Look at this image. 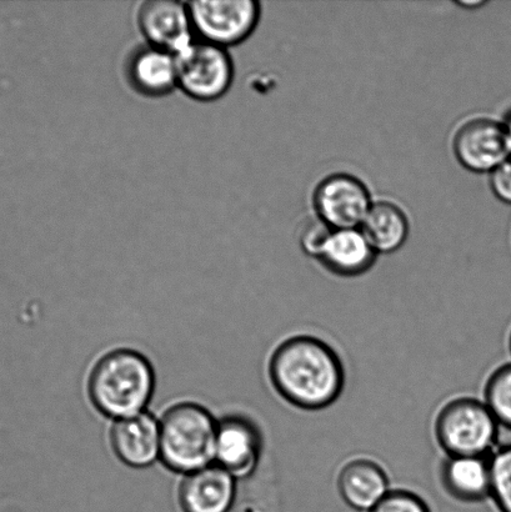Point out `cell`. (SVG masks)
Masks as SVG:
<instances>
[{"mask_svg": "<svg viewBox=\"0 0 511 512\" xmlns=\"http://www.w3.org/2000/svg\"><path fill=\"white\" fill-rule=\"evenodd\" d=\"M490 456H447L440 466V483L448 495L468 504L489 499L492 493Z\"/></svg>", "mask_w": 511, "mask_h": 512, "instance_id": "cell-14", "label": "cell"}, {"mask_svg": "<svg viewBox=\"0 0 511 512\" xmlns=\"http://www.w3.org/2000/svg\"><path fill=\"white\" fill-rule=\"evenodd\" d=\"M377 253L360 229L334 230L319 261L333 274L353 278L367 273Z\"/></svg>", "mask_w": 511, "mask_h": 512, "instance_id": "cell-16", "label": "cell"}, {"mask_svg": "<svg viewBox=\"0 0 511 512\" xmlns=\"http://www.w3.org/2000/svg\"><path fill=\"white\" fill-rule=\"evenodd\" d=\"M490 174V187L495 197L511 205V157Z\"/></svg>", "mask_w": 511, "mask_h": 512, "instance_id": "cell-22", "label": "cell"}, {"mask_svg": "<svg viewBox=\"0 0 511 512\" xmlns=\"http://www.w3.org/2000/svg\"><path fill=\"white\" fill-rule=\"evenodd\" d=\"M484 403L500 428L511 431V363L495 369L484 388Z\"/></svg>", "mask_w": 511, "mask_h": 512, "instance_id": "cell-18", "label": "cell"}, {"mask_svg": "<svg viewBox=\"0 0 511 512\" xmlns=\"http://www.w3.org/2000/svg\"><path fill=\"white\" fill-rule=\"evenodd\" d=\"M218 421L202 405L182 403L160 420V461L175 473H195L215 461Z\"/></svg>", "mask_w": 511, "mask_h": 512, "instance_id": "cell-3", "label": "cell"}, {"mask_svg": "<svg viewBox=\"0 0 511 512\" xmlns=\"http://www.w3.org/2000/svg\"><path fill=\"white\" fill-rule=\"evenodd\" d=\"M155 389L150 361L138 351L119 349L104 355L90 374V400L99 413L115 420L143 413Z\"/></svg>", "mask_w": 511, "mask_h": 512, "instance_id": "cell-2", "label": "cell"}, {"mask_svg": "<svg viewBox=\"0 0 511 512\" xmlns=\"http://www.w3.org/2000/svg\"><path fill=\"white\" fill-rule=\"evenodd\" d=\"M177 58L178 89L198 102H215L234 82V62L228 49L194 40Z\"/></svg>", "mask_w": 511, "mask_h": 512, "instance_id": "cell-5", "label": "cell"}, {"mask_svg": "<svg viewBox=\"0 0 511 512\" xmlns=\"http://www.w3.org/2000/svg\"><path fill=\"white\" fill-rule=\"evenodd\" d=\"M334 229L320 218L307 220L300 228L299 244L305 254L318 259L332 237Z\"/></svg>", "mask_w": 511, "mask_h": 512, "instance_id": "cell-20", "label": "cell"}, {"mask_svg": "<svg viewBox=\"0 0 511 512\" xmlns=\"http://www.w3.org/2000/svg\"><path fill=\"white\" fill-rule=\"evenodd\" d=\"M137 24L145 43L177 55L194 42L188 3L145 0L137 10Z\"/></svg>", "mask_w": 511, "mask_h": 512, "instance_id": "cell-8", "label": "cell"}, {"mask_svg": "<svg viewBox=\"0 0 511 512\" xmlns=\"http://www.w3.org/2000/svg\"><path fill=\"white\" fill-rule=\"evenodd\" d=\"M499 424L484 401H448L435 419L434 433L448 456H490L498 444Z\"/></svg>", "mask_w": 511, "mask_h": 512, "instance_id": "cell-4", "label": "cell"}, {"mask_svg": "<svg viewBox=\"0 0 511 512\" xmlns=\"http://www.w3.org/2000/svg\"><path fill=\"white\" fill-rule=\"evenodd\" d=\"M375 253L397 252L407 242L408 219L402 209L389 202L373 204L360 227Z\"/></svg>", "mask_w": 511, "mask_h": 512, "instance_id": "cell-17", "label": "cell"}, {"mask_svg": "<svg viewBox=\"0 0 511 512\" xmlns=\"http://www.w3.org/2000/svg\"><path fill=\"white\" fill-rule=\"evenodd\" d=\"M124 72L130 88L145 98H162L178 88L175 55L147 43L128 54Z\"/></svg>", "mask_w": 511, "mask_h": 512, "instance_id": "cell-11", "label": "cell"}, {"mask_svg": "<svg viewBox=\"0 0 511 512\" xmlns=\"http://www.w3.org/2000/svg\"><path fill=\"white\" fill-rule=\"evenodd\" d=\"M369 512H432L427 501L413 491L390 490L388 495Z\"/></svg>", "mask_w": 511, "mask_h": 512, "instance_id": "cell-21", "label": "cell"}, {"mask_svg": "<svg viewBox=\"0 0 511 512\" xmlns=\"http://www.w3.org/2000/svg\"><path fill=\"white\" fill-rule=\"evenodd\" d=\"M372 207L368 188L350 174L330 175L314 192L318 218L334 230L359 229Z\"/></svg>", "mask_w": 511, "mask_h": 512, "instance_id": "cell-7", "label": "cell"}, {"mask_svg": "<svg viewBox=\"0 0 511 512\" xmlns=\"http://www.w3.org/2000/svg\"><path fill=\"white\" fill-rule=\"evenodd\" d=\"M509 350H510V354H511V330H510V334H509Z\"/></svg>", "mask_w": 511, "mask_h": 512, "instance_id": "cell-25", "label": "cell"}, {"mask_svg": "<svg viewBox=\"0 0 511 512\" xmlns=\"http://www.w3.org/2000/svg\"><path fill=\"white\" fill-rule=\"evenodd\" d=\"M492 493L500 512H511V444L500 446L492 456Z\"/></svg>", "mask_w": 511, "mask_h": 512, "instance_id": "cell-19", "label": "cell"}, {"mask_svg": "<svg viewBox=\"0 0 511 512\" xmlns=\"http://www.w3.org/2000/svg\"><path fill=\"white\" fill-rule=\"evenodd\" d=\"M337 484L344 503L357 511L369 512L392 490L387 471L377 461L367 458L345 463Z\"/></svg>", "mask_w": 511, "mask_h": 512, "instance_id": "cell-15", "label": "cell"}, {"mask_svg": "<svg viewBox=\"0 0 511 512\" xmlns=\"http://www.w3.org/2000/svg\"><path fill=\"white\" fill-rule=\"evenodd\" d=\"M503 124H504V128H505V133H507L508 144H509V149H510V154H511V112L508 115L507 120H505V123H503Z\"/></svg>", "mask_w": 511, "mask_h": 512, "instance_id": "cell-23", "label": "cell"}, {"mask_svg": "<svg viewBox=\"0 0 511 512\" xmlns=\"http://www.w3.org/2000/svg\"><path fill=\"white\" fill-rule=\"evenodd\" d=\"M459 5H462V7L464 8H467V9H474V8H478V7H482L483 4H485V2H483V0H474V2H459L458 3Z\"/></svg>", "mask_w": 511, "mask_h": 512, "instance_id": "cell-24", "label": "cell"}, {"mask_svg": "<svg viewBox=\"0 0 511 512\" xmlns=\"http://www.w3.org/2000/svg\"><path fill=\"white\" fill-rule=\"evenodd\" d=\"M262 455V433L252 420L232 415L218 421L215 465L235 479H248L258 470Z\"/></svg>", "mask_w": 511, "mask_h": 512, "instance_id": "cell-9", "label": "cell"}, {"mask_svg": "<svg viewBox=\"0 0 511 512\" xmlns=\"http://www.w3.org/2000/svg\"><path fill=\"white\" fill-rule=\"evenodd\" d=\"M184 512H230L237 500L235 478L218 465L188 474L180 485Z\"/></svg>", "mask_w": 511, "mask_h": 512, "instance_id": "cell-12", "label": "cell"}, {"mask_svg": "<svg viewBox=\"0 0 511 512\" xmlns=\"http://www.w3.org/2000/svg\"><path fill=\"white\" fill-rule=\"evenodd\" d=\"M110 439L119 460L132 468H148L160 460V421L150 413L115 421Z\"/></svg>", "mask_w": 511, "mask_h": 512, "instance_id": "cell-13", "label": "cell"}, {"mask_svg": "<svg viewBox=\"0 0 511 512\" xmlns=\"http://www.w3.org/2000/svg\"><path fill=\"white\" fill-rule=\"evenodd\" d=\"M188 7L199 39L225 49L247 40L260 19L255 0H202Z\"/></svg>", "mask_w": 511, "mask_h": 512, "instance_id": "cell-6", "label": "cell"}, {"mask_svg": "<svg viewBox=\"0 0 511 512\" xmlns=\"http://www.w3.org/2000/svg\"><path fill=\"white\" fill-rule=\"evenodd\" d=\"M454 152L470 172H494L511 157L504 124L487 118L470 120L455 134Z\"/></svg>", "mask_w": 511, "mask_h": 512, "instance_id": "cell-10", "label": "cell"}, {"mask_svg": "<svg viewBox=\"0 0 511 512\" xmlns=\"http://www.w3.org/2000/svg\"><path fill=\"white\" fill-rule=\"evenodd\" d=\"M269 378L287 403L305 411L329 408L345 388V368L337 350L308 334L290 336L275 348Z\"/></svg>", "mask_w": 511, "mask_h": 512, "instance_id": "cell-1", "label": "cell"}]
</instances>
